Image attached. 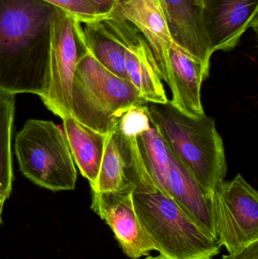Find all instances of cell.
<instances>
[{
	"mask_svg": "<svg viewBox=\"0 0 258 259\" xmlns=\"http://www.w3.org/2000/svg\"><path fill=\"white\" fill-rule=\"evenodd\" d=\"M54 9L41 0H0V88L42 95Z\"/></svg>",
	"mask_w": 258,
	"mask_h": 259,
	"instance_id": "1",
	"label": "cell"
},
{
	"mask_svg": "<svg viewBox=\"0 0 258 259\" xmlns=\"http://www.w3.org/2000/svg\"><path fill=\"white\" fill-rule=\"evenodd\" d=\"M147 108L164 143L211 196L227 171L224 143L215 120L206 115H186L170 100L147 103Z\"/></svg>",
	"mask_w": 258,
	"mask_h": 259,
	"instance_id": "2",
	"label": "cell"
},
{
	"mask_svg": "<svg viewBox=\"0 0 258 259\" xmlns=\"http://www.w3.org/2000/svg\"><path fill=\"white\" fill-rule=\"evenodd\" d=\"M133 205L154 250L165 259H214L221 245L157 188L134 190Z\"/></svg>",
	"mask_w": 258,
	"mask_h": 259,
	"instance_id": "3",
	"label": "cell"
},
{
	"mask_svg": "<svg viewBox=\"0 0 258 259\" xmlns=\"http://www.w3.org/2000/svg\"><path fill=\"white\" fill-rule=\"evenodd\" d=\"M81 46L71 90L72 117L89 128L108 134L126 111L148 103L129 80L106 69Z\"/></svg>",
	"mask_w": 258,
	"mask_h": 259,
	"instance_id": "4",
	"label": "cell"
},
{
	"mask_svg": "<svg viewBox=\"0 0 258 259\" xmlns=\"http://www.w3.org/2000/svg\"><path fill=\"white\" fill-rule=\"evenodd\" d=\"M20 170L51 191L75 189L77 174L65 134L53 121L30 119L15 137Z\"/></svg>",
	"mask_w": 258,
	"mask_h": 259,
	"instance_id": "5",
	"label": "cell"
},
{
	"mask_svg": "<svg viewBox=\"0 0 258 259\" xmlns=\"http://www.w3.org/2000/svg\"><path fill=\"white\" fill-rule=\"evenodd\" d=\"M216 238L228 252L258 240V193L241 174L212 192Z\"/></svg>",
	"mask_w": 258,
	"mask_h": 259,
	"instance_id": "6",
	"label": "cell"
},
{
	"mask_svg": "<svg viewBox=\"0 0 258 259\" xmlns=\"http://www.w3.org/2000/svg\"><path fill=\"white\" fill-rule=\"evenodd\" d=\"M82 50L74 32V19L55 8L49 25L46 83L40 98L62 120L72 117L73 78Z\"/></svg>",
	"mask_w": 258,
	"mask_h": 259,
	"instance_id": "7",
	"label": "cell"
},
{
	"mask_svg": "<svg viewBox=\"0 0 258 259\" xmlns=\"http://www.w3.org/2000/svg\"><path fill=\"white\" fill-rule=\"evenodd\" d=\"M138 135L114 127L106 137L99 173L92 192L106 193L133 184L135 190L156 188L141 158Z\"/></svg>",
	"mask_w": 258,
	"mask_h": 259,
	"instance_id": "8",
	"label": "cell"
},
{
	"mask_svg": "<svg viewBox=\"0 0 258 259\" xmlns=\"http://www.w3.org/2000/svg\"><path fill=\"white\" fill-rule=\"evenodd\" d=\"M133 184L106 193L92 192L91 208L105 221L115 234L124 253L131 259L146 256L154 246L139 222L133 205Z\"/></svg>",
	"mask_w": 258,
	"mask_h": 259,
	"instance_id": "9",
	"label": "cell"
},
{
	"mask_svg": "<svg viewBox=\"0 0 258 259\" xmlns=\"http://www.w3.org/2000/svg\"><path fill=\"white\" fill-rule=\"evenodd\" d=\"M125 49V69L129 81L148 103L169 100L151 50L134 25L115 17L102 20Z\"/></svg>",
	"mask_w": 258,
	"mask_h": 259,
	"instance_id": "10",
	"label": "cell"
},
{
	"mask_svg": "<svg viewBox=\"0 0 258 259\" xmlns=\"http://www.w3.org/2000/svg\"><path fill=\"white\" fill-rule=\"evenodd\" d=\"M258 0H204V20L212 54L236 48L249 28L257 29Z\"/></svg>",
	"mask_w": 258,
	"mask_h": 259,
	"instance_id": "11",
	"label": "cell"
},
{
	"mask_svg": "<svg viewBox=\"0 0 258 259\" xmlns=\"http://www.w3.org/2000/svg\"><path fill=\"white\" fill-rule=\"evenodd\" d=\"M109 16L129 21L139 30L151 50L161 78L169 86V53L174 40L162 0H122Z\"/></svg>",
	"mask_w": 258,
	"mask_h": 259,
	"instance_id": "12",
	"label": "cell"
},
{
	"mask_svg": "<svg viewBox=\"0 0 258 259\" xmlns=\"http://www.w3.org/2000/svg\"><path fill=\"white\" fill-rule=\"evenodd\" d=\"M173 40L210 71L211 51L204 0H162Z\"/></svg>",
	"mask_w": 258,
	"mask_h": 259,
	"instance_id": "13",
	"label": "cell"
},
{
	"mask_svg": "<svg viewBox=\"0 0 258 259\" xmlns=\"http://www.w3.org/2000/svg\"><path fill=\"white\" fill-rule=\"evenodd\" d=\"M171 104L191 117L205 115L201 101V88L210 71L200 61L186 53L174 41L169 53Z\"/></svg>",
	"mask_w": 258,
	"mask_h": 259,
	"instance_id": "14",
	"label": "cell"
},
{
	"mask_svg": "<svg viewBox=\"0 0 258 259\" xmlns=\"http://www.w3.org/2000/svg\"><path fill=\"white\" fill-rule=\"evenodd\" d=\"M74 28L79 42L102 66L129 80L125 69V49L102 20L86 24L74 20Z\"/></svg>",
	"mask_w": 258,
	"mask_h": 259,
	"instance_id": "15",
	"label": "cell"
},
{
	"mask_svg": "<svg viewBox=\"0 0 258 259\" xmlns=\"http://www.w3.org/2000/svg\"><path fill=\"white\" fill-rule=\"evenodd\" d=\"M63 124L74 161L92 188L99 173L107 134L89 128L73 117L63 119Z\"/></svg>",
	"mask_w": 258,
	"mask_h": 259,
	"instance_id": "16",
	"label": "cell"
},
{
	"mask_svg": "<svg viewBox=\"0 0 258 259\" xmlns=\"http://www.w3.org/2000/svg\"><path fill=\"white\" fill-rule=\"evenodd\" d=\"M15 95L0 88V186L10 196L13 182L12 137Z\"/></svg>",
	"mask_w": 258,
	"mask_h": 259,
	"instance_id": "17",
	"label": "cell"
},
{
	"mask_svg": "<svg viewBox=\"0 0 258 259\" xmlns=\"http://www.w3.org/2000/svg\"><path fill=\"white\" fill-rule=\"evenodd\" d=\"M54 8L63 11L74 21L81 24L101 21L103 18L97 13L88 0H41Z\"/></svg>",
	"mask_w": 258,
	"mask_h": 259,
	"instance_id": "18",
	"label": "cell"
},
{
	"mask_svg": "<svg viewBox=\"0 0 258 259\" xmlns=\"http://www.w3.org/2000/svg\"><path fill=\"white\" fill-rule=\"evenodd\" d=\"M222 259H258V240L223 255Z\"/></svg>",
	"mask_w": 258,
	"mask_h": 259,
	"instance_id": "19",
	"label": "cell"
},
{
	"mask_svg": "<svg viewBox=\"0 0 258 259\" xmlns=\"http://www.w3.org/2000/svg\"><path fill=\"white\" fill-rule=\"evenodd\" d=\"M88 1L93 6L97 13L105 19L117 9L122 0H88Z\"/></svg>",
	"mask_w": 258,
	"mask_h": 259,
	"instance_id": "20",
	"label": "cell"
},
{
	"mask_svg": "<svg viewBox=\"0 0 258 259\" xmlns=\"http://www.w3.org/2000/svg\"><path fill=\"white\" fill-rule=\"evenodd\" d=\"M9 197V195L3 190V189L0 186V224L2 222V213H3V206H4L6 199Z\"/></svg>",
	"mask_w": 258,
	"mask_h": 259,
	"instance_id": "21",
	"label": "cell"
},
{
	"mask_svg": "<svg viewBox=\"0 0 258 259\" xmlns=\"http://www.w3.org/2000/svg\"><path fill=\"white\" fill-rule=\"evenodd\" d=\"M145 259H165V258H162V257L161 256V255H159V256H156V257L148 256V257H147V258H145Z\"/></svg>",
	"mask_w": 258,
	"mask_h": 259,
	"instance_id": "22",
	"label": "cell"
}]
</instances>
